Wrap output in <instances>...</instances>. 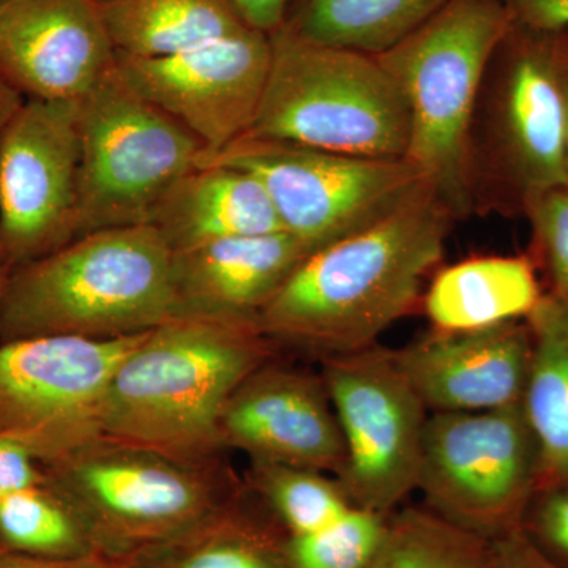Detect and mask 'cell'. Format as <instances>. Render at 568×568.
<instances>
[{
  "label": "cell",
  "mask_w": 568,
  "mask_h": 568,
  "mask_svg": "<svg viewBox=\"0 0 568 568\" xmlns=\"http://www.w3.org/2000/svg\"><path fill=\"white\" fill-rule=\"evenodd\" d=\"M149 224L171 253L223 239L283 231L261 182L223 164H197L182 175L156 204Z\"/></svg>",
  "instance_id": "cell-19"
},
{
  "label": "cell",
  "mask_w": 568,
  "mask_h": 568,
  "mask_svg": "<svg viewBox=\"0 0 568 568\" xmlns=\"http://www.w3.org/2000/svg\"><path fill=\"white\" fill-rule=\"evenodd\" d=\"M532 355L523 413L538 454V488L568 485V304L544 294L526 317Z\"/></svg>",
  "instance_id": "cell-22"
},
{
  "label": "cell",
  "mask_w": 568,
  "mask_h": 568,
  "mask_svg": "<svg viewBox=\"0 0 568 568\" xmlns=\"http://www.w3.org/2000/svg\"><path fill=\"white\" fill-rule=\"evenodd\" d=\"M99 3L110 2V0H97Z\"/></svg>",
  "instance_id": "cell-39"
},
{
  "label": "cell",
  "mask_w": 568,
  "mask_h": 568,
  "mask_svg": "<svg viewBox=\"0 0 568 568\" xmlns=\"http://www.w3.org/2000/svg\"><path fill=\"white\" fill-rule=\"evenodd\" d=\"M11 271L13 267L7 264L6 261L0 260V302H2L3 293H6L7 282H9Z\"/></svg>",
  "instance_id": "cell-38"
},
{
  "label": "cell",
  "mask_w": 568,
  "mask_h": 568,
  "mask_svg": "<svg viewBox=\"0 0 568 568\" xmlns=\"http://www.w3.org/2000/svg\"><path fill=\"white\" fill-rule=\"evenodd\" d=\"M115 63L97 0H0V73L26 99L80 102Z\"/></svg>",
  "instance_id": "cell-15"
},
{
  "label": "cell",
  "mask_w": 568,
  "mask_h": 568,
  "mask_svg": "<svg viewBox=\"0 0 568 568\" xmlns=\"http://www.w3.org/2000/svg\"><path fill=\"white\" fill-rule=\"evenodd\" d=\"M515 28L536 33L568 32V0H503Z\"/></svg>",
  "instance_id": "cell-30"
},
{
  "label": "cell",
  "mask_w": 568,
  "mask_h": 568,
  "mask_svg": "<svg viewBox=\"0 0 568 568\" xmlns=\"http://www.w3.org/2000/svg\"><path fill=\"white\" fill-rule=\"evenodd\" d=\"M452 212L422 186L394 211L295 267L257 323L276 346L315 357L354 353L416 308L443 260Z\"/></svg>",
  "instance_id": "cell-1"
},
{
  "label": "cell",
  "mask_w": 568,
  "mask_h": 568,
  "mask_svg": "<svg viewBox=\"0 0 568 568\" xmlns=\"http://www.w3.org/2000/svg\"><path fill=\"white\" fill-rule=\"evenodd\" d=\"M271 43L267 85L244 138L366 159H406L409 110L377 55L315 43L284 26Z\"/></svg>",
  "instance_id": "cell-6"
},
{
  "label": "cell",
  "mask_w": 568,
  "mask_h": 568,
  "mask_svg": "<svg viewBox=\"0 0 568 568\" xmlns=\"http://www.w3.org/2000/svg\"><path fill=\"white\" fill-rule=\"evenodd\" d=\"M230 2L248 28L267 36H272L282 28L291 7V0H230Z\"/></svg>",
  "instance_id": "cell-34"
},
{
  "label": "cell",
  "mask_w": 568,
  "mask_h": 568,
  "mask_svg": "<svg viewBox=\"0 0 568 568\" xmlns=\"http://www.w3.org/2000/svg\"><path fill=\"white\" fill-rule=\"evenodd\" d=\"M0 547L44 559L97 555L73 511L44 481L0 497Z\"/></svg>",
  "instance_id": "cell-27"
},
{
  "label": "cell",
  "mask_w": 568,
  "mask_h": 568,
  "mask_svg": "<svg viewBox=\"0 0 568 568\" xmlns=\"http://www.w3.org/2000/svg\"><path fill=\"white\" fill-rule=\"evenodd\" d=\"M526 257L484 256L443 268L424 297L435 331L470 332L526 320L541 298Z\"/></svg>",
  "instance_id": "cell-21"
},
{
  "label": "cell",
  "mask_w": 568,
  "mask_h": 568,
  "mask_svg": "<svg viewBox=\"0 0 568 568\" xmlns=\"http://www.w3.org/2000/svg\"><path fill=\"white\" fill-rule=\"evenodd\" d=\"M538 454L521 405L429 414L417 489L425 507L489 541L521 529Z\"/></svg>",
  "instance_id": "cell-9"
},
{
  "label": "cell",
  "mask_w": 568,
  "mask_h": 568,
  "mask_svg": "<svg viewBox=\"0 0 568 568\" xmlns=\"http://www.w3.org/2000/svg\"><path fill=\"white\" fill-rule=\"evenodd\" d=\"M514 28L503 0H452L377 54L409 110L406 160L416 164L454 216L469 211L470 126L481 80Z\"/></svg>",
  "instance_id": "cell-5"
},
{
  "label": "cell",
  "mask_w": 568,
  "mask_h": 568,
  "mask_svg": "<svg viewBox=\"0 0 568 568\" xmlns=\"http://www.w3.org/2000/svg\"><path fill=\"white\" fill-rule=\"evenodd\" d=\"M560 71H562L564 95H566L567 133H566V164L568 175V39L562 33V52H560Z\"/></svg>",
  "instance_id": "cell-37"
},
{
  "label": "cell",
  "mask_w": 568,
  "mask_h": 568,
  "mask_svg": "<svg viewBox=\"0 0 568 568\" xmlns=\"http://www.w3.org/2000/svg\"><path fill=\"white\" fill-rule=\"evenodd\" d=\"M41 469L97 555L118 564L193 529L246 487L224 455L194 462L110 437Z\"/></svg>",
  "instance_id": "cell-4"
},
{
  "label": "cell",
  "mask_w": 568,
  "mask_h": 568,
  "mask_svg": "<svg viewBox=\"0 0 568 568\" xmlns=\"http://www.w3.org/2000/svg\"><path fill=\"white\" fill-rule=\"evenodd\" d=\"M493 541L467 532L428 507L396 508L364 568H491Z\"/></svg>",
  "instance_id": "cell-25"
},
{
  "label": "cell",
  "mask_w": 568,
  "mask_h": 568,
  "mask_svg": "<svg viewBox=\"0 0 568 568\" xmlns=\"http://www.w3.org/2000/svg\"><path fill=\"white\" fill-rule=\"evenodd\" d=\"M271 63V36L246 28L170 58L118 54L115 67L133 91L201 142L203 155H212L248 133Z\"/></svg>",
  "instance_id": "cell-13"
},
{
  "label": "cell",
  "mask_w": 568,
  "mask_h": 568,
  "mask_svg": "<svg viewBox=\"0 0 568 568\" xmlns=\"http://www.w3.org/2000/svg\"><path fill=\"white\" fill-rule=\"evenodd\" d=\"M320 375L345 443L336 481L354 507L390 515L417 489L428 410L387 347L321 358Z\"/></svg>",
  "instance_id": "cell-11"
},
{
  "label": "cell",
  "mask_w": 568,
  "mask_h": 568,
  "mask_svg": "<svg viewBox=\"0 0 568 568\" xmlns=\"http://www.w3.org/2000/svg\"><path fill=\"white\" fill-rule=\"evenodd\" d=\"M178 316L173 253L151 224L111 227L11 271L0 345L36 336L122 338Z\"/></svg>",
  "instance_id": "cell-3"
},
{
  "label": "cell",
  "mask_w": 568,
  "mask_h": 568,
  "mask_svg": "<svg viewBox=\"0 0 568 568\" xmlns=\"http://www.w3.org/2000/svg\"><path fill=\"white\" fill-rule=\"evenodd\" d=\"M525 209L556 284L555 294L568 304V185L529 197Z\"/></svg>",
  "instance_id": "cell-29"
},
{
  "label": "cell",
  "mask_w": 568,
  "mask_h": 568,
  "mask_svg": "<svg viewBox=\"0 0 568 568\" xmlns=\"http://www.w3.org/2000/svg\"><path fill=\"white\" fill-rule=\"evenodd\" d=\"M519 33L497 89L495 125L500 171L525 204L538 193L568 185L567 110L562 33Z\"/></svg>",
  "instance_id": "cell-16"
},
{
  "label": "cell",
  "mask_w": 568,
  "mask_h": 568,
  "mask_svg": "<svg viewBox=\"0 0 568 568\" xmlns=\"http://www.w3.org/2000/svg\"><path fill=\"white\" fill-rule=\"evenodd\" d=\"M308 254L284 231L175 252L178 315L257 317Z\"/></svg>",
  "instance_id": "cell-18"
},
{
  "label": "cell",
  "mask_w": 568,
  "mask_h": 568,
  "mask_svg": "<svg viewBox=\"0 0 568 568\" xmlns=\"http://www.w3.org/2000/svg\"><path fill=\"white\" fill-rule=\"evenodd\" d=\"M78 235L149 224L156 204L197 166L204 148L133 91L118 67L78 102Z\"/></svg>",
  "instance_id": "cell-7"
},
{
  "label": "cell",
  "mask_w": 568,
  "mask_h": 568,
  "mask_svg": "<svg viewBox=\"0 0 568 568\" xmlns=\"http://www.w3.org/2000/svg\"><path fill=\"white\" fill-rule=\"evenodd\" d=\"M100 9L118 54L134 59L170 58L248 28L230 0H110Z\"/></svg>",
  "instance_id": "cell-23"
},
{
  "label": "cell",
  "mask_w": 568,
  "mask_h": 568,
  "mask_svg": "<svg viewBox=\"0 0 568 568\" xmlns=\"http://www.w3.org/2000/svg\"><path fill=\"white\" fill-rule=\"evenodd\" d=\"M388 515L351 507L331 525L286 538L290 568H364L373 558L384 534Z\"/></svg>",
  "instance_id": "cell-28"
},
{
  "label": "cell",
  "mask_w": 568,
  "mask_h": 568,
  "mask_svg": "<svg viewBox=\"0 0 568 568\" xmlns=\"http://www.w3.org/2000/svg\"><path fill=\"white\" fill-rule=\"evenodd\" d=\"M78 102L26 99L0 136V260L20 267L77 239Z\"/></svg>",
  "instance_id": "cell-12"
},
{
  "label": "cell",
  "mask_w": 568,
  "mask_h": 568,
  "mask_svg": "<svg viewBox=\"0 0 568 568\" xmlns=\"http://www.w3.org/2000/svg\"><path fill=\"white\" fill-rule=\"evenodd\" d=\"M224 450L250 462L305 467L336 477L345 443L321 375L272 358L246 377L220 417Z\"/></svg>",
  "instance_id": "cell-14"
},
{
  "label": "cell",
  "mask_w": 568,
  "mask_h": 568,
  "mask_svg": "<svg viewBox=\"0 0 568 568\" xmlns=\"http://www.w3.org/2000/svg\"><path fill=\"white\" fill-rule=\"evenodd\" d=\"M197 164L252 174L271 196L284 233L308 253L383 219L428 185L406 159H366L291 142L241 138Z\"/></svg>",
  "instance_id": "cell-8"
},
{
  "label": "cell",
  "mask_w": 568,
  "mask_h": 568,
  "mask_svg": "<svg viewBox=\"0 0 568 568\" xmlns=\"http://www.w3.org/2000/svg\"><path fill=\"white\" fill-rule=\"evenodd\" d=\"M246 485V484H245ZM287 534L245 487L212 517L123 560V568H290Z\"/></svg>",
  "instance_id": "cell-20"
},
{
  "label": "cell",
  "mask_w": 568,
  "mask_h": 568,
  "mask_svg": "<svg viewBox=\"0 0 568 568\" xmlns=\"http://www.w3.org/2000/svg\"><path fill=\"white\" fill-rule=\"evenodd\" d=\"M491 568H560L525 529L493 541Z\"/></svg>",
  "instance_id": "cell-33"
},
{
  "label": "cell",
  "mask_w": 568,
  "mask_h": 568,
  "mask_svg": "<svg viewBox=\"0 0 568 568\" xmlns=\"http://www.w3.org/2000/svg\"><path fill=\"white\" fill-rule=\"evenodd\" d=\"M545 493L547 496L538 507L534 528L545 545L568 559V485L545 489Z\"/></svg>",
  "instance_id": "cell-31"
},
{
  "label": "cell",
  "mask_w": 568,
  "mask_h": 568,
  "mask_svg": "<svg viewBox=\"0 0 568 568\" xmlns=\"http://www.w3.org/2000/svg\"><path fill=\"white\" fill-rule=\"evenodd\" d=\"M244 480L290 537L315 532L353 507L335 477L305 467L250 462Z\"/></svg>",
  "instance_id": "cell-26"
},
{
  "label": "cell",
  "mask_w": 568,
  "mask_h": 568,
  "mask_svg": "<svg viewBox=\"0 0 568 568\" xmlns=\"http://www.w3.org/2000/svg\"><path fill=\"white\" fill-rule=\"evenodd\" d=\"M144 334L36 336L0 345V436L40 465L103 437L108 390Z\"/></svg>",
  "instance_id": "cell-10"
},
{
  "label": "cell",
  "mask_w": 568,
  "mask_h": 568,
  "mask_svg": "<svg viewBox=\"0 0 568 568\" xmlns=\"http://www.w3.org/2000/svg\"><path fill=\"white\" fill-rule=\"evenodd\" d=\"M532 342L528 324L440 332L394 349L396 365L429 414L485 413L521 405Z\"/></svg>",
  "instance_id": "cell-17"
},
{
  "label": "cell",
  "mask_w": 568,
  "mask_h": 568,
  "mask_svg": "<svg viewBox=\"0 0 568 568\" xmlns=\"http://www.w3.org/2000/svg\"><path fill=\"white\" fill-rule=\"evenodd\" d=\"M0 568H123L102 556H84L74 559H44L20 555L0 547Z\"/></svg>",
  "instance_id": "cell-35"
},
{
  "label": "cell",
  "mask_w": 568,
  "mask_h": 568,
  "mask_svg": "<svg viewBox=\"0 0 568 568\" xmlns=\"http://www.w3.org/2000/svg\"><path fill=\"white\" fill-rule=\"evenodd\" d=\"M43 480L40 463L20 444L0 436V497Z\"/></svg>",
  "instance_id": "cell-32"
},
{
  "label": "cell",
  "mask_w": 568,
  "mask_h": 568,
  "mask_svg": "<svg viewBox=\"0 0 568 568\" xmlns=\"http://www.w3.org/2000/svg\"><path fill=\"white\" fill-rule=\"evenodd\" d=\"M452 0H298L284 28L315 43L381 54Z\"/></svg>",
  "instance_id": "cell-24"
},
{
  "label": "cell",
  "mask_w": 568,
  "mask_h": 568,
  "mask_svg": "<svg viewBox=\"0 0 568 568\" xmlns=\"http://www.w3.org/2000/svg\"><path fill=\"white\" fill-rule=\"evenodd\" d=\"M24 102L26 97L0 73V136Z\"/></svg>",
  "instance_id": "cell-36"
},
{
  "label": "cell",
  "mask_w": 568,
  "mask_h": 568,
  "mask_svg": "<svg viewBox=\"0 0 568 568\" xmlns=\"http://www.w3.org/2000/svg\"><path fill=\"white\" fill-rule=\"evenodd\" d=\"M276 351L257 317L173 316L145 332L119 365L103 437L174 458L223 457L224 406Z\"/></svg>",
  "instance_id": "cell-2"
}]
</instances>
